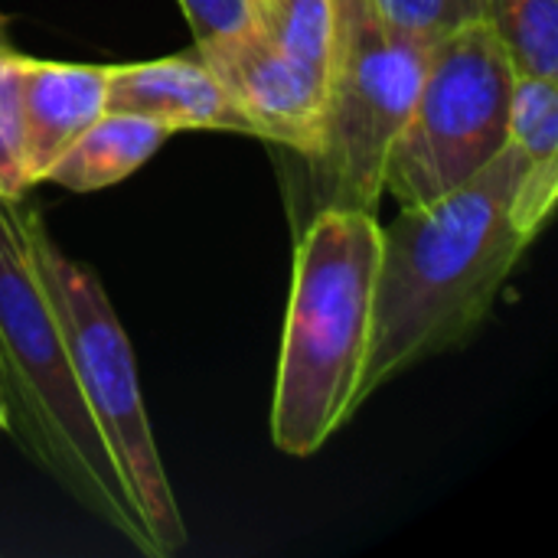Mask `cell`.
<instances>
[{"mask_svg": "<svg viewBox=\"0 0 558 558\" xmlns=\"http://www.w3.org/2000/svg\"><path fill=\"white\" fill-rule=\"evenodd\" d=\"M526 157L507 144L454 193L383 226L360 405L389 379L464 343L536 242L513 222Z\"/></svg>", "mask_w": 558, "mask_h": 558, "instance_id": "1", "label": "cell"}, {"mask_svg": "<svg viewBox=\"0 0 558 558\" xmlns=\"http://www.w3.org/2000/svg\"><path fill=\"white\" fill-rule=\"evenodd\" d=\"M0 435H7V415H3V405H0Z\"/></svg>", "mask_w": 558, "mask_h": 558, "instance_id": "19", "label": "cell"}, {"mask_svg": "<svg viewBox=\"0 0 558 558\" xmlns=\"http://www.w3.org/2000/svg\"><path fill=\"white\" fill-rule=\"evenodd\" d=\"M23 65L13 46H0V196L20 203L26 196V150H23Z\"/></svg>", "mask_w": 558, "mask_h": 558, "instance_id": "14", "label": "cell"}, {"mask_svg": "<svg viewBox=\"0 0 558 558\" xmlns=\"http://www.w3.org/2000/svg\"><path fill=\"white\" fill-rule=\"evenodd\" d=\"M379 239L376 213L353 209H320L301 229L271 396L281 454H317L360 409Z\"/></svg>", "mask_w": 558, "mask_h": 558, "instance_id": "3", "label": "cell"}, {"mask_svg": "<svg viewBox=\"0 0 558 558\" xmlns=\"http://www.w3.org/2000/svg\"><path fill=\"white\" fill-rule=\"evenodd\" d=\"M0 46H10V20L0 13Z\"/></svg>", "mask_w": 558, "mask_h": 558, "instance_id": "18", "label": "cell"}, {"mask_svg": "<svg viewBox=\"0 0 558 558\" xmlns=\"http://www.w3.org/2000/svg\"><path fill=\"white\" fill-rule=\"evenodd\" d=\"M248 26L284 56L330 75L337 36L333 0H248Z\"/></svg>", "mask_w": 558, "mask_h": 558, "instance_id": "11", "label": "cell"}, {"mask_svg": "<svg viewBox=\"0 0 558 558\" xmlns=\"http://www.w3.org/2000/svg\"><path fill=\"white\" fill-rule=\"evenodd\" d=\"M160 121L124 114V111H105L46 173V180L72 190V193H98L105 186L121 183L134 170H141L167 137H173Z\"/></svg>", "mask_w": 558, "mask_h": 558, "instance_id": "10", "label": "cell"}, {"mask_svg": "<svg viewBox=\"0 0 558 558\" xmlns=\"http://www.w3.org/2000/svg\"><path fill=\"white\" fill-rule=\"evenodd\" d=\"M337 36L327 75V108L307 167L311 216L320 209L379 213L386 160L402 131L428 49L383 29L369 0H333Z\"/></svg>", "mask_w": 558, "mask_h": 558, "instance_id": "5", "label": "cell"}, {"mask_svg": "<svg viewBox=\"0 0 558 558\" xmlns=\"http://www.w3.org/2000/svg\"><path fill=\"white\" fill-rule=\"evenodd\" d=\"M196 43L248 29V0H180Z\"/></svg>", "mask_w": 558, "mask_h": 558, "instance_id": "16", "label": "cell"}, {"mask_svg": "<svg viewBox=\"0 0 558 558\" xmlns=\"http://www.w3.org/2000/svg\"><path fill=\"white\" fill-rule=\"evenodd\" d=\"M0 405L7 432L82 510L163 558L108 451L33 265L26 209L0 196Z\"/></svg>", "mask_w": 558, "mask_h": 558, "instance_id": "2", "label": "cell"}, {"mask_svg": "<svg viewBox=\"0 0 558 558\" xmlns=\"http://www.w3.org/2000/svg\"><path fill=\"white\" fill-rule=\"evenodd\" d=\"M26 232L33 265L56 311L82 399L114 454L160 556H173L186 546L190 533L150 432L128 333L98 275L56 245L36 209H26Z\"/></svg>", "mask_w": 558, "mask_h": 558, "instance_id": "4", "label": "cell"}, {"mask_svg": "<svg viewBox=\"0 0 558 558\" xmlns=\"http://www.w3.org/2000/svg\"><path fill=\"white\" fill-rule=\"evenodd\" d=\"M105 111L141 114L170 131H232L252 134L222 82L199 56H167L147 62L105 65Z\"/></svg>", "mask_w": 558, "mask_h": 558, "instance_id": "8", "label": "cell"}, {"mask_svg": "<svg viewBox=\"0 0 558 558\" xmlns=\"http://www.w3.org/2000/svg\"><path fill=\"white\" fill-rule=\"evenodd\" d=\"M105 114V65L29 59L23 65V150L29 183Z\"/></svg>", "mask_w": 558, "mask_h": 558, "instance_id": "9", "label": "cell"}, {"mask_svg": "<svg viewBox=\"0 0 558 558\" xmlns=\"http://www.w3.org/2000/svg\"><path fill=\"white\" fill-rule=\"evenodd\" d=\"M513 85L517 69L484 20H468L438 39L392 141L386 193L412 209L474 180L510 144Z\"/></svg>", "mask_w": 558, "mask_h": 558, "instance_id": "6", "label": "cell"}, {"mask_svg": "<svg viewBox=\"0 0 558 558\" xmlns=\"http://www.w3.org/2000/svg\"><path fill=\"white\" fill-rule=\"evenodd\" d=\"M510 144L530 160H558V78L517 75L510 101Z\"/></svg>", "mask_w": 558, "mask_h": 558, "instance_id": "13", "label": "cell"}, {"mask_svg": "<svg viewBox=\"0 0 558 558\" xmlns=\"http://www.w3.org/2000/svg\"><path fill=\"white\" fill-rule=\"evenodd\" d=\"M383 29L396 39L432 49L454 26H461L458 0H369Z\"/></svg>", "mask_w": 558, "mask_h": 558, "instance_id": "15", "label": "cell"}, {"mask_svg": "<svg viewBox=\"0 0 558 558\" xmlns=\"http://www.w3.org/2000/svg\"><path fill=\"white\" fill-rule=\"evenodd\" d=\"M481 7H484V0H458V13H461L464 23L468 20H481Z\"/></svg>", "mask_w": 558, "mask_h": 558, "instance_id": "17", "label": "cell"}, {"mask_svg": "<svg viewBox=\"0 0 558 558\" xmlns=\"http://www.w3.org/2000/svg\"><path fill=\"white\" fill-rule=\"evenodd\" d=\"M481 20L504 43L517 75L558 78V0H484Z\"/></svg>", "mask_w": 558, "mask_h": 558, "instance_id": "12", "label": "cell"}, {"mask_svg": "<svg viewBox=\"0 0 558 558\" xmlns=\"http://www.w3.org/2000/svg\"><path fill=\"white\" fill-rule=\"evenodd\" d=\"M196 56L222 82L258 141L278 144L298 157H307L317 147L327 108V75L284 56L252 26L196 43Z\"/></svg>", "mask_w": 558, "mask_h": 558, "instance_id": "7", "label": "cell"}]
</instances>
